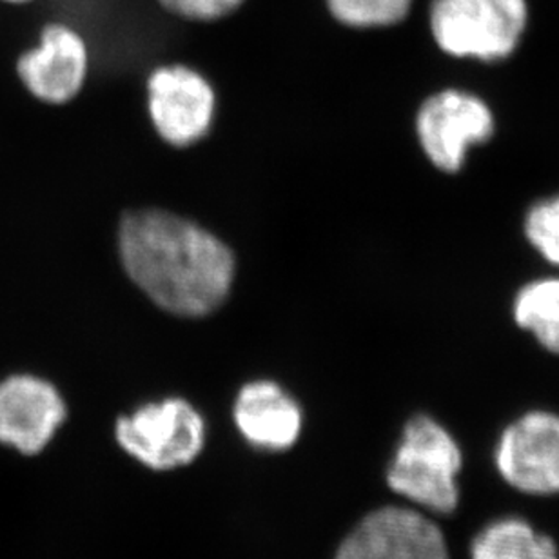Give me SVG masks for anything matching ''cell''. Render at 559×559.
Segmentation results:
<instances>
[{"instance_id":"9c48e42d","label":"cell","mask_w":559,"mask_h":559,"mask_svg":"<svg viewBox=\"0 0 559 559\" xmlns=\"http://www.w3.org/2000/svg\"><path fill=\"white\" fill-rule=\"evenodd\" d=\"M153 124L167 144L186 147L207 135L215 115V92L188 66H162L147 82Z\"/></svg>"},{"instance_id":"5bb4252c","label":"cell","mask_w":559,"mask_h":559,"mask_svg":"<svg viewBox=\"0 0 559 559\" xmlns=\"http://www.w3.org/2000/svg\"><path fill=\"white\" fill-rule=\"evenodd\" d=\"M329 15L353 29L396 26L411 13L415 0H323Z\"/></svg>"},{"instance_id":"e0dca14e","label":"cell","mask_w":559,"mask_h":559,"mask_svg":"<svg viewBox=\"0 0 559 559\" xmlns=\"http://www.w3.org/2000/svg\"><path fill=\"white\" fill-rule=\"evenodd\" d=\"M0 2H4V4L11 5H26L33 4V2H37V0H0Z\"/></svg>"},{"instance_id":"52a82bcc","label":"cell","mask_w":559,"mask_h":559,"mask_svg":"<svg viewBox=\"0 0 559 559\" xmlns=\"http://www.w3.org/2000/svg\"><path fill=\"white\" fill-rule=\"evenodd\" d=\"M90 70V49L75 27L64 22L44 26L33 48L16 60V75L27 93L44 104L70 103Z\"/></svg>"},{"instance_id":"7c38bea8","label":"cell","mask_w":559,"mask_h":559,"mask_svg":"<svg viewBox=\"0 0 559 559\" xmlns=\"http://www.w3.org/2000/svg\"><path fill=\"white\" fill-rule=\"evenodd\" d=\"M471 559H559L558 545L523 518L485 525L471 544Z\"/></svg>"},{"instance_id":"6da1fadb","label":"cell","mask_w":559,"mask_h":559,"mask_svg":"<svg viewBox=\"0 0 559 559\" xmlns=\"http://www.w3.org/2000/svg\"><path fill=\"white\" fill-rule=\"evenodd\" d=\"M119 243L130 278L173 314H210L231 290V251L182 216L158 210L130 213L120 224Z\"/></svg>"},{"instance_id":"8992f818","label":"cell","mask_w":559,"mask_h":559,"mask_svg":"<svg viewBox=\"0 0 559 559\" xmlns=\"http://www.w3.org/2000/svg\"><path fill=\"white\" fill-rule=\"evenodd\" d=\"M501 479L527 496L559 495V415L531 411L501 432L495 451Z\"/></svg>"},{"instance_id":"8fae6325","label":"cell","mask_w":559,"mask_h":559,"mask_svg":"<svg viewBox=\"0 0 559 559\" xmlns=\"http://www.w3.org/2000/svg\"><path fill=\"white\" fill-rule=\"evenodd\" d=\"M235 421L249 443L284 451L300 435L301 413L295 400L275 382H253L238 394Z\"/></svg>"},{"instance_id":"277c9868","label":"cell","mask_w":559,"mask_h":559,"mask_svg":"<svg viewBox=\"0 0 559 559\" xmlns=\"http://www.w3.org/2000/svg\"><path fill=\"white\" fill-rule=\"evenodd\" d=\"M117 440L147 467H182L193 462L204 447V419L183 400H164L145 405L130 418H120Z\"/></svg>"},{"instance_id":"ba28073f","label":"cell","mask_w":559,"mask_h":559,"mask_svg":"<svg viewBox=\"0 0 559 559\" xmlns=\"http://www.w3.org/2000/svg\"><path fill=\"white\" fill-rule=\"evenodd\" d=\"M64 419V400L53 383L29 372L0 380V445L37 456Z\"/></svg>"},{"instance_id":"4fadbf2b","label":"cell","mask_w":559,"mask_h":559,"mask_svg":"<svg viewBox=\"0 0 559 559\" xmlns=\"http://www.w3.org/2000/svg\"><path fill=\"white\" fill-rule=\"evenodd\" d=\"M512 314L518 328L533 333L539 345L559 355V278L525 285L514 298Z\"/></svg>"},{"instance_id":"7a4b0ae2","label":"cell","mask_w":559,"mask_h":559,"mask_svg":"<svg viewBox=\"0 0 559 559\" xmlns=\"http://www.w3.org/2000/svg\"><path fill=\"white\" fill-rule=\"evenodd\" d=\"M462 468L463 451L456 438L440 421L419 415L404 427L388 468V484L421 511L449 516L462 500L457 484Z\"/></svg>"},{"instance_id":"30bf717a","label":"cell","mask_w":559,"mask_h":559,"mask_svg":"<svg viewBox=\"0 0 559 559\" xmlns=\"http://www.w3.org/2000/svg\"><path fill=\"white\" fill-rule=\"evenodd\" d=\"M342 547L367 559H451L440 525L424 511L409 507L372 511Z\"/></svg>"},{"instance_id":"2e32d148","label":"cell","mask_w":559,"mask_h":559,"mask_svg":"<svg viewBox=\"0 0 559 559\" xmlns=\"http://www.w3.org/2000/svg\"><path fill=\"white\" fill-rule=\"evenodd\" d=\"M169 15L189 22H216L237 13L248 0H156Z\"/></svg>"},{"instance_id":"3957f363","label":"cell","mask_w":559,"mask_h":559,"mask_svg":"<svg viewBox=\"0 0 559 559\" xmlns=\"http://www.w3.org/2000/svg\"><path fill=\"white\" fill-rule=\"evenodd\" d=\"M527 24V0H432L430 4V35L454 59H509Z\"/></svg>"},{"instance_id":"9a60e30c","label":"cell","mask_w":559,"mask_h":559,"mask_svg":"<svg viewBox=\"0 0 559 559\" xmlns=\"http://www.w3.org/2000/svg\"><path fill=\"white\" fill-rule=\"evenodd\" d=\"M525 235L550 264L559 265V194L534 204L525 216Z\"/></svg>"},{"instance_id":"5b68a950","label":"cell","mask_w":559,"mask_h":559,"mask_svg":"<svg viewBox=\"0 0 559 559\" xmlns=\"http://www.w3.org/2000/svg\"><path fill=\"white\" fill-rule=\"evenodd\" d=\"M495 115L473 93L445 90L427 98L416 117V135L440 171L457 173L473 145L495 135Z\"/></svg>"}]
</instances>
